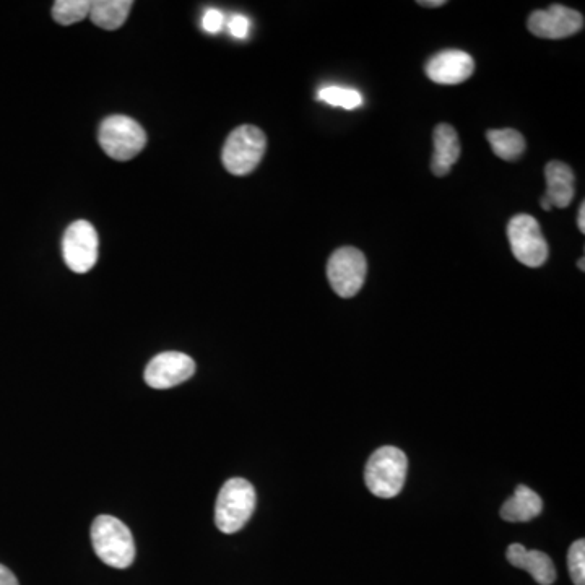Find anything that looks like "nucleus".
I'll use <instances>...</instances> for the list:
<instances>
[{"instance_id":"obj_1","label":"nucleus","mask_w":585,"mask_h":585,"mask_svg":"<svg viewBox=\"0 0 585 585\" xmlns=\"http://www.w3.org/2000/svg\"><path fill=\"white\" fill-rule=\"evenodd\" d=\"M91 545L96 556L109 568L127 569L135 561V542L122 520L98 516L91 525Z\"/></svg>"},{"instance_id":"obj_2","label":"nucleus","mask_w":585,"mask_h":585,"mask_svg":"<svg viewBox=\"0 0 585 585\" xmlns=\"http://www.w3.org/2000/svg\"><path fill=\"white\" fill-rule=\"evenodd\" d=\"M408 459L400 449L384 446L369 457L364 481L377 498H395L407 480Z\"/></svg>"},{"instance_id":"obj_3","label":"nucleus","mask_w":585,"mask_h":585,"mask_svg":"<svg viewBox=\"0 0 585 585\" xmlns=\"http://www.w3.org/2000/svg\"><path fill=\"white\" fill-rule=\"evenodd\" d=\"M254 486L244 478H231L221 486L215 504V524L223 533L239 532L256 511Z\"/></svg>"},{"instance_id":"obj_4","label":"nucleus","mask_w":585,"mask_h":585,"mask_svg":"<svg viewBox=\"0 0 585 585\" xmlns=\"http://www.w3.org/2000/svg\"><path fill=\"white\" fill-rule=\"evenodd\" d=\"M267 150V137L256 126H239L226 139L221 160L228 173L246 176L259 166Z\"/></svg>"},{"instance_id":"obj_5","label":"nucleus","mask_w":585,"mask_h":585,"mask_svg":"<svg viewBox=\"0 0 585 585\" xmlns=\"http://www.w3.org/2000/svg\"><path fill=\"white\" fill-rule=\"evenodd\" d=\"M98 140L109 158L129 161L147 145V132L132 117L114 114L101 122Z\"/></svg>"},{"instance_id":"obj_6","label":"nucleus","mask_w":585,"mask_h":585,"mask_svg":"<svg viewBox=\"0 0 585 585\" xmlns=\"http://www.w3.org/2000/svg\"><path fill=\"white\" fill-rule=\"evenodd\" d=\"M507 238L511 251L520 264L537 269L545 264L550 254L548 243L542 233V226L532 215L520 213L507 225Z\"/></svg>"},{"instance_id":"obj_7","label":"nucleus","mask_w":585,"mask_h":585,"mask_svg":"<svg viewBox=\"0 0 585 585\" xmlns=\"http://www.w3.org/2000/svg\"><path fill=\"white\" fill-rule=\"evenodd\" d=\"M368 273V262L363 252L355 247H342L330 256L327 278L332 290L340 298H353L363 288Z\"/></svg>"},{"instance_id":"obj_8","label":"nucleus","mask_w":585,"mask_h":585,"mask_svg":"<svg viewBox=\"0 0 585 585\" xmlns=\"http://www.w3.org/2000/svg\"><path fill=\"white\" fill-rule=\"evenodd\" d=\"M98 233L95 226L78 220L65 230L62 239V256L72 272L87 273L98 262Z\"/></svg>"},{"instance_id":"obj_9","label":"nucleus","mask_w":585,"mask_h":585,"mask_svg":"<svg viewBox=\"0 0 585 585\" xmlns=\"http://www.w3.org/2000/svg\"><path fill=\"white\" fill-rule=\"evenodd\" d=\"M527 25L530 33L538 38L563 39L576 35L584 28V17L577 10L555 4L533 12Z\"/></svg>"},{"instance_id":"obj_10","label":"nucleus","mask_w":585,"mask_h":585,"mask_svg":"<svg viewBox=\"0 0 585 585\" xmlns=\"http://www.w3.org/2000/svg\"><path fill=\"white\" fill-rule=\"evenodd\" d=\"M195 373V363L191 356L179 351H165L156 355L145 368V382L152 389H171L182 382L189 381Z\"/></svg>"},{"instance_id":"obj_11","label":"nucleus","mask_w":585,"mask_h":585,"mask_svg":"<svg viewBox=\"0 0 585 585\" xmlns=\"http://www.w3.org/2000/svg\"><path fill=\"white\" fill-rule=\"evenodd\" d=\"M475 61L464 51L449 49L429 59L426 75L439 85H459L472 77Z\"/></svg>"},{"instance_id":"obj_12","label":"nucleus","mask_w":585,"mask_h":585,"mask_svg":"<svg viewBox=\"0 0 585 585\" xmlns=\"http://www.w3.org/2000/svg\"><path fill=\"white\" fill-rule=\"evenodd\" d=\"M507 561L514 566V568L522 569V571L529 572L530 576L535 579V582L540 585L555 584L556 569L555 564L551 561L550 556L538 550H527L524 545L520 543H512L507 548Z\"/></svg>"},{"instance_id":"obj_13","label":"nucleus","mask_w":585,"mask_h":585,"mask_svg":"<svg viewBox=\"0 0 585 585\" xmlns=\"http://www.w3.org/2000/svg\"><path fill=\"white\" fill-rule=\"evenodd\" d=\"M546 199L551 207L566 208L576 194V178L572 169L563 161H550L545 168Z\"/></svg>"},{"instance_id":"obj_14","label":"nucleus","mask_w":585,"mask_h":585,"mask_svg":"<svg viewBox=\"0 0 585 585\" xmlns=\"http://www.w3.org/2000/svg\"><path fill=\"white\" fill-rule=\"evenodd\" d=\"M433 142L434 153L431 169L438 178H442V176L451 173L452 166L459 160V135L449 124H439L434 129Z\"/></svg>"},{"instance_id":"obj_15","label":"nucleus","mask_w":585,"mask_h":585,"mask_svg":"<svg viewBox=\"0 0 585 585\" xmlns=\"http://www.w3.org/2000/svg\"><path fill=\"white\" fill-rule=\"evenodd\" d=\"M543 501L529 486L519 485L516 493L501 507V517L507 522H529L540 516Z\"/></svg>"},{"instance_id":"obj_16","label":"nucleus","mask_w":585,"mask_h":585,"mask_svg":"<svg viewBox=\"0 0 585 585\" xmlns=\"http://www.w3.org/2000/svg\"><path fill=\"white\" fill-rule=\"evenodd\" d=\"M134 2L130 0H98L91 2L90 20L103 30L113 31L121 28L129 17Z\"/></svg>"},{"instance_id":"obj_17","label":"nucleus","mask_w":585,"mask_h":585,"mask_svg":"<svg viewBox=\"0 0 585 585\" xmlns=\"http://www.w3.org/2000/svg\"><path fill=\"white\" fill-rule=\"evenodd\" d=\"M486 139L491 143L493 152L499 156L501 160L516 161L525 152L524 135L520 134L519 130L514 129H499L490 130L486 134Z\"/></svg>"},{"instance_id":"obj_18","label":"nucleus","mask_w":585,"mask_h":585,"mask_svg":"<svg viewBox=\"0 0 585 585\" xmlns=\"http://www.w3.org/2000/svg\"><path fill=\"white\" fill-rule=\"evenodd\" d=\"M90 0H57L52 5V17L57 23L69 26L90 17Z\"/></svg>"},{"instance_id":"obj_19","label":"nucleus","mask_w":585,"mask_h":585,"mask_svg":"<svg viewBox=\"0 0 585 585\" xmlns=\"http://www.w3.org/2000/svg\"><path fill=\"white\" fill-rule=\"evenodd\" d=\"M317 100L343 109H356L363 104V96H361L360 91L353 90V88L335 87V85L321 88L317 93Z\"/></svg>"},{"instance_id":"obj_20","label":"nucleus","mask_w":585,"mask_h":585,"mask_svg":"<svg viewBox=\"0 0 585 585\" xmlns=\"http://www.w3.org/2000/svg\"><path fill=\"white\" fill-rule=\"evenodd\" d=\"M569 574L574 585H585V540L579 538L568 551Z\"/></svg>"},{"instance_id":"obj_21","label":"nucleus","mask_w":585,"mask_h":585,"mask_svg":"<svg viewBox=\"0 0 585 585\" xmlns=\"http://www.w3.org/2000/svg\"><path fill=\"white\" fill-rule=\"evenodd\" d=\"M223 26H225V15L217 9H208L205 12L204 18H202V28H204L207 33H218V31L223 30Z\"/></svg>"},{"instance_id":"obj_22","label":"nucleus","mask_w":585,"mask_h":585,"mask_svg":"<svg viewBox=\"0 0 585 585\" xmlns=\"http://www.w3.org/2000/svg\"><path fill=\"white\" fill-rule=\"evenodd\" d=\"M228 28H230V33L234 38L244 39L249 35L251 22L246 17H243V15H234V17H231L230 22H228Z\"/></svg>"},{"instance_id":"obj_23","label":"nucleus","mask_w":585,"mask_h":585,"mask_svg":"<svg viewBox=\"0 0 585 585\" xmlns=\"http://www.w3.org/2000/svg\"><path fill=\"white\" fill-rule=\"evenodd\" d=\"M0 585H20L15 574L2 564H0Z\"/></svg>"},{"instance_id":"obj_24","label":"nucleus","mask_w":585,"mask_h":585,"mask_svg":"<svg viewBox=\"0 0 585 585\" xmlns=\"http://www.w3.org/2000/svg\"><path fill=\"white\" fill-rule=\"evenodd\" d=\"M577 226H579V230L581 233H585V204L582 202L581 207H579V213H577Z\"/></svg>"},{"instance_id":"obj_25","label":"nucleus","mask_w":585,"mask_h":585,"mask_svg":"<svg viewBox=\"0 0 585 585\" xmlns=\"http://www.w3.org/2000/svg\"><path fill=\"white\" fill-rule=\"evenodd\" d=\"M418 4H420L421 7H431V9H434V7H442V5H446L447 2L446 0H420Z\"/></svg>"},{"instance_id":"obj_26","label":"nucleus","mask_w":585,"mask_h":585,"mask_svg":"<svg viewBox=\"0 0 585 585\" xmlns=\"http://www.w3.org/2000/svg\"><path fill=\"white\" fill-rule=\"evenodd\" d=\"M540 204H542V207L545 208V210H551V208H553L551 207L550 200L546 199V197H543Z\"/></svg>"},{"instance_id":"obj_27","label":"nucleus","mask_w":585,"mask_h":585,"mask_svg":"<svg viewBox=\"0 0 585 585\" xmlns=\"http://www.w3.org/2000/svg\"><path fill=\"white\" fill-rule=\"evenodd\" d=\"M577 265H579V269L582 270V272H584L585 267H584V257H582L581 262H577Z\"/></svg>"}]
</instances>
